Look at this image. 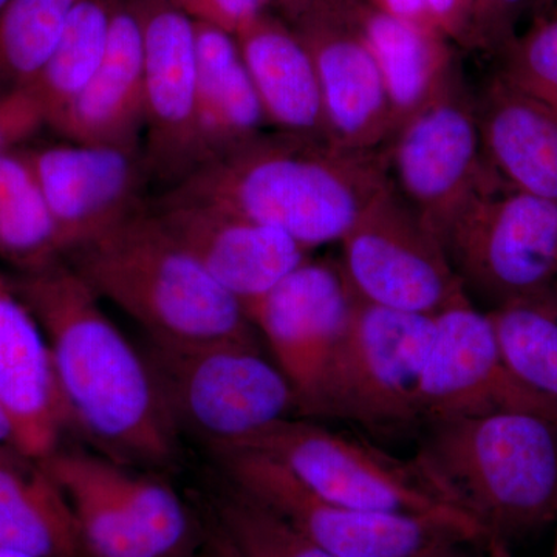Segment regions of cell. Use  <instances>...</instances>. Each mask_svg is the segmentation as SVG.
Instances as JSON below:
<instances>
[{
    "mask_svg": "<svg viewBox=\"0 0 557 557\" xmlns=\"http://www.w3.org/2000/svg\"><path fill=\"white\" fill-rule=\"evenodd\" d=\"M552 14H555V16H557V0H556V2H555V11H553V13H552Z\"/></svg>",
    "mask_w": 557,
    "mask_h": 557,
    "instance_id": "ee69618b",
    "label": "cell"
},
{
    "mask_svg": "<svg viewBox=\"0 0 557 557\" xmlns=\"http://www.w3.org/2000/svg\"><path fill=\"white\" fill-rule=\"evenodd\" d=\"M435 485L478 522L491 557L557 515V423L505 410L424 426L413 456Z\"/></svg>",
    "mask_w": 557,
    "mask_h": 557,
    "instance_id": "3957f363",
    "label": "cell"
},
{
    "mask_svg": "<svg viewBox=\"0 0 557 557\" xmlns=\"http://www.w3.org/2000/svg\"><path fill=\"white\" fill-rule=\"evenodd\" d=\"M383 156L391 185L442 240L490 172L475 95L468 90L460 69L434 100L394 132Z\"/></svg>",
    "mask_w": 557,
    "mask_h": 557,
    "instance_id": "8fae6325",
    "label": "cell"
},
{
    "mask_svg": "<svg viewBox=\"0 0 557 557\" xmlns=\"http://www.w3.org/2000/svg\"><path fill=\"white\" fill-rule=\"evenodd\" d=\"M143 355L180 434L209 449L233 445L285 418L298 398L260 343H170L146 338Z\"/></svg>",
    "mask_w": 557,
    "mask_h": 557,
    "instance_id": "5b68a950",
    "label": "cell"
},
{
    "mask_svg": "<svg viewBox=\"0 0 557 557\" xmlns=\"http://www.w3.org/2000/svg\"><path fill=\"white\" fill-rule=\"evenodd\" d=\"M127 2L143 40V153L150 178L171 188L203 161L197 124L196 24L171 0Z\"/></svg>",
    "mask_w": 557,
    "mask_h": 557,
    "instance_id": "7c38bea8",
    "label": "cell"
},
{
    "mask_svg": "<svg viewBox=\"0 0 557 557\" xmlns=\"http://www.w3.org/2000/svg\"><path fill=\"white\" fill-rule=\"evenodd\" d=\"M351 24L379 64L395 132L434 100L457 72L450 42L435 28L388 16L362 2Z\"/></svg>",
    "mask_w": 557,
    "mask_h": 557,
    "instance_id": "7402d4cb",
    "label": "cell"
},
{
    "mask_svg": "<svg viewBox=\"0 0 557 557\" xmlns=\"http://www.w3.org/2000/svg\"><path fill=\"white\" fill-rule=\"evenodd\" d=\"M387 182L383 150L263 131L209 157L161 196L256 220L311 251L339 244Z\"/></svg>",
    "mask_w": 557,
    "mask_h": 557,
    "instance_id": "7a4b0ae2",
    "label": "cell"
},
{
    "mask_svg": "<svg viewBox=\"0 0 557 557\" xmlns=\"http://www.w3.org/2000/svg\"><path fill=\"white\" fill-rule=\"evenodd\" d=\"M215 483L209 491L207 511L239 557H341L314 544L223 475Z\"/></svg>",
    "mask_w": 557,
    "mask_h": 557,
    "instance_id": "f1b7e54d",
    "label": "cell"
},
{
    "mask_svg": "<svg viewBox=\"0 0 557 557\" xmlns=\"http://www.w3.org/2000/svg\"><path fill=\"white\" fill-rule=\"evenodd\" d=\"M42 126L20 94L0 95V153L13 149Z\"/></svg>",
    "mask_w": 557,
    "mask_h": 557,
    "instance_id": "d590c367",
    "label": "cell"
},
{
    "mask_svg": "<svg viewBox=\"0 0 557 557\" xmlns=\"http://www.w3.org/2000/svg\"><path fill=\"white\" fill-rule=\"evenodd\" d=\"M209 450L223 478L259 498L333 555L418 557L445 542H467L490 553L485 533L472 523L343 507L311 493L258 453L233 446Z\"/></svg>",
    "mask_w": 557,
    "mask_h": 557,
    "instance_id": "9c48e42d",
    "label": "cell"
},
{
    "mask_svg": "<svg viewBox=\"0 0 557 557\" xmlns=\"http://www.w3.org/2000/svg\"><path fill=\"white\" fill-rule=\"evenodd\" d=\"M361 0H273L292 27L321 21H354Z\"/></svg>",
    "mask_w": 557,
    "mask_h": 557,
    "instance_id": "836d02e7",
    "label": "cell"
},
{
    "mask_svg": "<svg viewBox=\"0 0 557 557\" xmlns=\"http://www.w3.org/2000/svg\"><path fill=\"white\" fill-rule=\"evenodd\" d=\"M236 39L271 131L329 141L317 65L298 32L267 11Z\"/></svg>",
    "mask_w": 557,
    "mask_h": 557,
    "instance_id": "44dd1931",
    "label": "cell"
},
{
    "mask_svg": "<svg viewBox=\"0 0 557 557\" xmlns=\"http://www.w3.org/2000/svg\"><path fill=\"white\" fill-rule=\"evenodd\" d=\"M434 318L355 299L306 418H336L381 434L423 426L420 387Z\"/></svg>",
    "mask_w": 557,
    "mask_h": 557,
    "instance_id": "8992f818",
    "label": "cell"
},
{
    "mask_svg": "<svg viewBox=\"0 0 557 557\" xmlns=\"http://www.w3.org/2000/svg\"><path fill=\"white\" fill-rule=\"evenodd\" d=\"M0 445H14L13 424H11L9 413H7L2 401H0Z\"/></svg>",
    "mask_w": 557,
    "mask_h": 557,
    "instance_id": "f35d334b",
    "label": "cell"
},
{
    "mask_svg": "<svg viewBox=\"0 0 557 557\" xmlns=\"http://www.w3.org/2000/svg\"><path fill=\"white\" fill-rule=\"evenodd\" d=\"M487 314L511 375L557 417V282Z\"/></svg>",
    "mask_w": 557,
    "mask_h": 557,
    "instance_id": "4316f807",
    "label": "cell"
},
{
    "mask_svg": "<svg viewBox=\"0 0 557 557\" xmlns=\"http://www.w3.org/2000/svg\"><path fill=\"white\" fill-rule=\"evenodd\" d=\"M442 244L468 296L496 309L555 284L557 203L511 188L490 168Z\"/></svg>",
    "mask_w": 557,
    "mask_h": 557,
    "instance_id": "ba28073f",
    "label": "cell"
},
{
    "mask_svg": "<svg viewBox=\"0 0 557 557\" xmlns=\"http://www.w3.org/2000/svg\"><path fill=\"white\" fill-rule=\"evenodd\" d=\"M498 75L557 112V16L537 17L500 51Z\"/></svg>",
    "mask_w": 557,
    "mask_h": 557,
    "instance_id": "4dcf8cb0",
    "label": "cell"
},
{
    "mask_svg": "<svg viewBox=\"0 0 557 557\" xmlns=\"http://www.w3.org/2000/svg\"><path fill=\"white\" fill-rule=\"evenodd\" d=\"M40 461L67 497L83 557H163L110 485L104 457L62 445Z\"/></svg>",
    "mask_w": 557,
    "mask_h": 557,
    "instance_id": "d4e9b609",
    "label": "cell"
},
{
    "mask_svg": "<svg viewBox=\"0 0 557 557\" xmlns=\"http://www.w3.org/2000/svg\"><path fill=\"white\" fill-rule=\"evenodd\" d=\"M64 260L98 298L141 325L146 338L259 343L244 306L171 236L149 201Z\"/></svg>",
    "mask_w": 557,
    "mask_h": 557,
    "instance_id": "277c9868",
    "label": "cell"
},
{
    "mask_svg": "<svg viewBox=\"0 0 557 557\" xmlns=\"http://www.w3.org/2000/svg\"><path fill=\"white\" fill-rule=\"evenodd\" d=\"M556 0H547L548 10L552 9L553 5H555Z\"/></svg>",
    "mask_w": 557,
    "mask_h": 557,
    "instance_id": "7bdbcfd3",
    "label": "cell"
},
{
    "mask_svg": "<svg viewBox=\"0 0 557 557\" xmlns=\"http://www.w3.org/2000/svg\"><path fill=\"white\" fill-rule=\"evenodd\" d=\"M0 401L14 429V445L46 460L67 434L49 343L11 277L0 271Z\"/></svg>",
    "mask_w": 557,
    "mask_h": 557,
    "instance_id": "ac0fdd59",
    "label": "cell"
},
{
    "mask_svg": "<svg viewBox=\"0 0 557 557\" xmlns=\"http://www.w3.org/2000/svg\"><path fill=\"white\" fill-rule=\"evenodd\" d=\"M49 343L67 431L115 463L170 472L182 434L148 361L64 258L11 276Z\"/></svg>",
    "mask_w": 557,
    "mask_h": 557,
    "instance_id": "6da1fadb",
    "label": "cell"
},
{
    "mask_svg": "<svg viewBox=\"0 0 557 557\" xmlns=\"http://www.w3.org/2000/svg\"><path fill=\"white\" fill-rule=\"evenodd\" d=\"M149 208L245 311L310 259L309 249L282 231L225 209L163 196Z\"/></svg>",
    "mask_w": 557,
    "mask_h": 557,
    "instance_id": "2e32d148",
    "label": "cell"
},
{
    "mask_svg": "<svg viewBox=\"0 0 557 557\" xmlns=\"http://www.w3.org/2000/svg\"><path fill=\"white\" fill-rule=\"evenodd\" d=\"M197 24H208L236 36L237 33L270 11L273 0H171Z\"/></svg>",
    "mask_w": 557,
    "mask_h": 557,
    "instance_id": "d6a6232c",
    "label": "cell"
},
{
    "mask_svg": "<svg viewBox=\"0 0 557 557\" xmlns=\"http://www.w3.org/2000/svg\"><path fill=\"white\" fill-rule=\"evenodd\" d=\"M226 446L270 458L311 493L343 507L479 527L446 497L416 458L392 456L309 418H285Z\"/></svg>",
    "mask_w": 557,
    "mask_h": 557,
    "instance_id": "52a82bcc",
    "label": "cell"
},
{
    "mask_svg": "<svg viewBox=\"0 0 557 557\" xmlns=\"http://www.w3.org/2000/svg\"><path fill=\"white\" fill-rule=\"evenodd\" d=\"M361 2L380 13L388 14V16L413 22L423 27L435 28L429 17L424 0H361Z\"/></svg>",
    "mask_w": 557,
    "mask_h": 557,
    "instance_id": "8d00e7d4",
    "label": "cell"
},
{
    "mask_svg": "<svg viewBox=\"0 0 557 557\" xmlns=\"http://www.w3.org/2000/svg\"><path fill=\"white\" fill-rule=\"evenodd\" d=\"M76 0H9L0 10V95L24 89L60 42Z\"/></svg>",
    "mask_w": 557,
    "mask_h": 557,
    "instance_id": "f546056e",
    "label": "cell"
},
{
    "mask_svg": "<svg viewBox=\"0 0 557 557\" xmlns=\"http://www.w3.org/2000/svg\"><path fill=\"white\" fill-rule=\"evenodd\" d=\"M547 16V0H474L471 49L500 53L518 36L519 22L528 11Z\"/></svg>",
    "mask_w": 557,
    "mask_h": 557,
    "instance_id": "1f68e13d",
    "label": "cell"
},
{
    "mask_svg": "<svg viewBox=\"0 0 557 557\" xmlns=\"http://www.w3.org/2000/svg\"><path fill=\"white\" fill-rule=\"evenodd\" d=\"M475 109L487 166L511 188L557 203V112L493 76Z\"/></svg>",
    "mask_w": 557,
    "mask_h": 557,
    "instance_id": "ffe728a7",
    "label": "cell"
},
{
    "mask_svg": "<svg viewBox=\"0 0 557 557\" xmlns=\"http://www.w3.org/2000/svg\"><path fill=\"white\" fill-rule=\"evenodd\" d=\"M194 24L197 124L205 161L267 131L269 124L236 36L212 25Z\"/></svg>",
    "mask_w": 557,
    "mask_h": 557,
    "instance_id": "cb8c5ba5",
    "label": "cell"
},
{
    "mask_svg": "<svg viewBox=\"0 0 557 557\" xmlns=\"http://www.w3.org/2000/svg\"><path fill=\"white\" fill-rule=\"evenodd\" d=\"M123 0H76L57 49L24 89L16 91L47 126L98 69L113 16Z\"/></svg>",
    "mask_w": 557,
    "mask_h": 557,
    "instance_id": "484cf974",
    "label": "cell"
},
{
    "mask_svg": "<svg viewBox=\"0 0 557 557\" xmlns=\"http://www.w3.org/2000/svg\"><path fill=\"white\" fill-rule=\"evenodd\" d=\"M0 557H36L13 548H0Z\"/></svg>",
    "mask_w": 557,
    "mask_h": 557,
    "instance_id": "ab89813d",
    "label": "cell"
},
{
    "mask_svg": "<svg viewBox=\"0 0 557 557\" xmlns=\"http://www.w3.org/2000/svg\"><path fill=\"white\" fill-rule=\"evenodd\" d=\"M205 516V542L201 547L200 557H239L236 549L225 536L215 520L208 511Z\"/></svg>",
    "mask_w": 557,
    "mask_h": 557,
    "instance_id": "74e56055",
    "label": "cell"
},
{
    "mask_svg": "<svg viewBox=\"0 0 557 557\" xmlns=\"http://www.w3.org/2000/svg\"><path fill=\"white\" fill-rule=\"evenodd\" d=\"M435 319L420 387L423 426L453 418L520 410L557 417L509 372L490 314L469 296Z\"/></svg>",
    "mask_w": 557,
    "mask_h": 557,
    "instance_id": "4fadbf2b",
    "label": "cell"
},
{
    "mask_svg": "<svg viewBox=\"0 0 557 557\" xmlns=\"http://www.w3.org/2000/svg\"><path fill=\"white\" fill-rule=\"evenodd\" d=\"M47 126L67 141L139 148L145 132V65L141 32L127 0L113 16L100 65Z\"/></svg>",
    "mask_w": 557,
    "mask_h": 557,
    "instance_id": "d6986e66",
    "label": "cell"
},
{
    "mask_svg": "<svg viewBox=\"0 0 557 557\" xmlns=\"http://www.w3.org/2000/svg\"><path fill=\"white\" fill-rule=\"evenodd\" d=\"M62 259L49 209L22 149L0 153V260L16 273Z\"/></svg>",
    "mask_w": 557,
    "mask_h": 557,
    "instance_id": "83f0119b",
    "label": "cell"
},
{
    "mask_svg": "<svg viewBox=\"0 0 557 557\" xmlns=\"http://www.w3.org/2000/svg\"><path fill=\"white\" fill-rule=\"evenodd\" d=\"M317 65L329 141L355 152H379L394 134L383 76L351 21L293 27Z\"/></svg>",
    "mask_w": 557,
    "mask_h": 557,
    "instance_id": "e0dca14e",
    "label": "cell"
},
{
    "mask_svg": "<svg viewBox=\"0 0 557 557\" xmlns=\"http://www.w3.org/2000/svg\"><path fill=\"white\" fill-rule=\"evenodd\" d=\"M355 299L338 260L307 259L247 310L295 391L299 418L313 405Z\"/></svg>",
    "mask_w": 557,
    "mask_h": 557,
    "instance_id": "9a60e30c",
    "label": "cell"
},
{
    "mask_svg": "<svg viewBox=\"0 0 557 557\" xmlns=\"http://www.w3.org/2000/svg\"><path fill=\"white\" fill-rule=\"evenodd\" d=\"M49 209L62 258L146 207L143 149L67 141L22 149Z\"/></svg>",
    "mask_w": 557,
    "mask_h": 557,
    "instance_id": "5bb4252c",
    "label": "cell"
},
{
    "mask_svg": "<svg viewBox=\"0 0 557 557\" xmlns=\"http://www.w3.org/2000/svg\"><path fill=\"white\" fill-rule=\"evenodd\" d=\"M7 3H9V0H0V10H2L3 7L7 5Z\"/></svg>",
    "mask_w": 557,
    "mask_h": 557,
    "instance_id": "b9f144b4",
    "label": "cell"
},
{
    "mask_svg": "<svg viewBox=\"0 0 557 557\" xmlns=\"http://www.w3.org/2000/svg\"><path fill=\"white\" fill-rule=\"evenodd\" d=\"M0 548L36 557H83L64 491L42 461L0 445Z\"/></svg>",
    "mask_w": 557,
    "mask_h": 557,
    "instance_id": "603a6c76",
    "label": "cell"
},
{
    "mask_svg": "<svg viewBox=\"0 0 557 557\" xmlns=\"http://www.w3.org/2000/svg\"><path fill=\"white\" fill-rule=\"evenodd\" d=\"M435 28L450 44L471 49L474 0H424Z\"/></svg>",
    "mask_w": 557,
    "mask_h": 557,
    "instance_id": "e575fe53",
    "label": "cell"
},
{
    "mask_svg": "<svg viewBox=\"0 0 557 557\" xmlns=\"http://www.w3.org/2000/svg\"><path fill=\"white\" fill-rule=\"evenodd\" d=\"M339 245L344 277L364 302L437 317L468 296L442 240L391 182L369 201Z\"/></svg>",
    "mask_w": 557,
    "mask_h": 557,
    "instance_id": "30bf717a",
    "label": "cell"
},
{
    "mask_svg": "<svg viewBox=\"0 0 557 557\" xmlns=\"http://www.w3.org/2000/svg\"><path fill=\"white\" fill-rule=\"evenodd\" d=\"M555 522L557 523V515H556ZM552 557H557V530H556L555 549H553V556Z\"/></svg>",
    "mask_w": 557,
    "mask_h": 557,
    "instance_id": "60d3db41",
    "label": "cell"
}]
</instances>
